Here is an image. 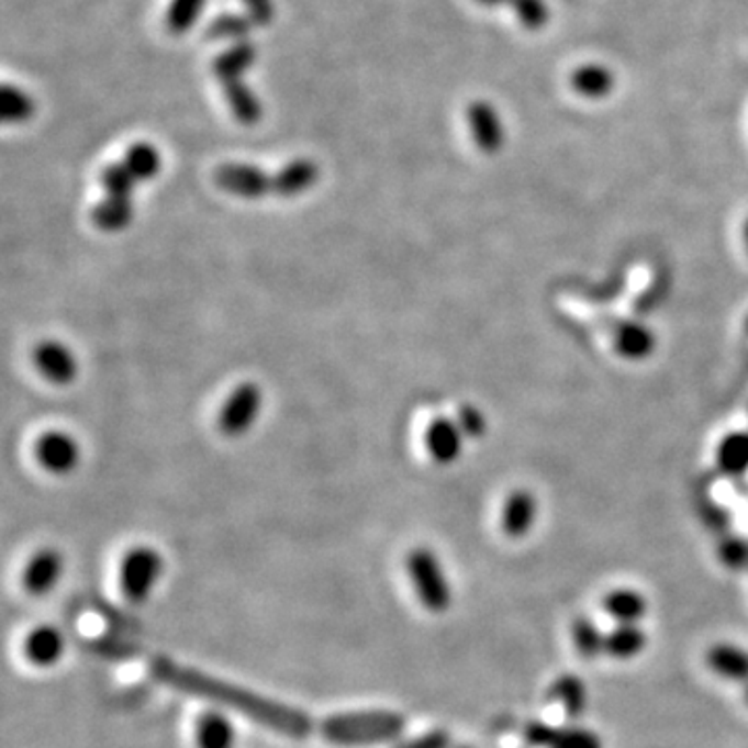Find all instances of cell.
<instances>
[{"label":"cell","instance_id":"1","mask_svg":"<svg viewBox=\"0 0 748 748\" xmlns=\"http://www.w3.org/2000/svg\"><path fill=\"white\" fill-rule=\"evenodd\" d=\"M150 672L160 684L169 689L209 699L216 705L237 711L252 722L289 738L321 736L335 745L356 747L393 743L402 736V729H405L402 715L391 711H358L316 722L308 717L304 711L293 710L239 686H231L225 680L183 668L165 657L150 661Z\"/></svg>","mask_w":748,"mask_h":748},{"label":"cell","instance_id":"2","mask_svg":"<svg viewBox=\"0 0 748 748\" xmlns=\"http://www.w3.org/2000/svg\"><path fill=\"white\" fill-rule=\"evenodd\" d=\"M408 576L418 595V601L433 614H443L451 607V584L443 572L442 559L428 547H418L408 556Z\"/></svg>","mask_w":748,"mask_h":748},{"label":"cell","instance_id":"3","mask_svg":"<svg viewBox=\"0 0 748 748\" xmlns=\"http://www.w3.org/2000/svg\"><path fill=\"white\" fill-rule=\"evenodd\" d=\"M163 557L153 547H135L121 563V591L130 603H144L163 574Z\"/></svg>","mask_w":748,"mask_h":748},{"label":"cell","instance_id":"4","mask_svg":"<svg viewBox=\"0 0 748 748\" xmlns=\"http://www.w3.org/2000/svg\"><path fill=\"white\" fill-rule=\"evenodd\" d=\"M214 186L221 192L246 198V200H260L265 196L275 192L272 175L256 165L246 163H225L214 171Z\"/></svg>","mask_w":748,"mask_h":748},{"label":"cell","instance_id":"5","mask_svg":"<svg viewBox=\"0 0 748 748\" xmlns=\"http://www.w3.org/2000/svg\"><path fill=\"white\" fill-rule=\"evenodd\" d=\"M263 408V391L256 383L239 384L223 405L219 416V428L225 437L246 435L258 421Z\"/></svg>","mask_w":748,"mask_h":748},{"label":"cell","instance_id":"6","mask_svg":"<svg viewBox=\"0 0 748 748\" xmlns=\"http://www.w3.org/2000/svg\"><path fill=\"white\" fill-rule=\"evenodd\" d=\"M466 121H468L470 137L475 146L479 148V153L495 156L503 150L505 139H507L505 121L489 100L470 102L466 109Z\"/></svg>","mask_w":748,"mask_h":748},{"label":"cell","instance_id":"7","mask_svg":"<svg viewBox=\"0 0 748 748\" xmlns=\"http://www.w3.org/2000/svg\"><path fill=\"white\" fill-rule=\"evenodd\" d=\"M537 520L538 501L533 491L518 487L505 495L499 514V526L505 537L514 540L528 537Z\"/></svg>","mask_w":748,"mask_h":748},{"label":"cell","instance_id":"8","mask_svg":"<svg viewBox=\"0 0 748 748\" xmlns=\"http://www.w3.org/2000/svg\"><path fill=\"white\" fill-rule=\"evenodd\" d=\"M524 738L533 748H603L595 732L587 728H554L533 722L524 729Z\"/></svg>","mask_w":748,"mask_h":748},{"label":"cell","instance_id":"9","mask_svg":"<svg viewBox=\"0 0 748 748\" xmlns=\"http://www.w3.org/2000/svg\"><path fill=\"white\" fill-rule=\"evenodd\" d=\"M79 456L81 454H79L76 439L60 431L46 433L36 443V458L42 464V468L57 477L74 472L79 464Z\"/></svg>","mask_w":748,"mask_h":748},{"label":"cell","instance_id":"10","mask_svg":"<svg viewBox=\"0 0 748 748\" xmlns=\"http://www.w3.org/2000/svg\"><path fill=\"white\" fill-rule=\"evenodd\" d=\"M34 365L44 379L55 384H71L77 379L79 366L74 351L60 342H42L34 349Z\"/></svg>","mask_w":748,"mask_h":748},{"label":"cell","instance_id":"11","mask_svg":"<svg viewBox=\"0 0 748 748\" xmlns=\"http://www.w3.org/2000/svg\"><path fill=\"white\" fill-rule=\"evenodd\" d=\"M464 433L456 421L451 418H435L426 426L424 443L428 449V456L437 464H454L461 456L464 447Z\"/></svg>","mask_w":748,"mask_h":748},{"label":"cell","instance_id":"12","mask_svg":"<svg viewBox=\"0 0 748 748\" xmlns=\"http://www.w3.org/2000/svg\"><path fill=\"white\" fill-rule=\"evenodd\" d=\"M258 58V46L252 40L230 44L211 60L212 76L221 81V86L244 79Z\"/></svg>","mask_w":748,"mask_h":748},{"label":"cell","instance_id":"13","mask_svg":"<svg viewBox=\"0 0 748 748\" xmlns=\"http://www.w3.org/2000/svg\"><path fill=\"white\" fill-rule=\"evenodd\" d=\"M321 179V167L310 158H293L288 165H283L277 174L272 175L275 181V196L293 198L302 196L316 186Z\"/></svg>","mask_w":748,"mask_h":748},{"label":"cell","instance_id":"14","mask_svg":"<svg viewBox=\"0 0 748 748\" xmlns=\"http://www.w3.org/2000/svg\"><path fill=\"white\" fill-rule=\"evenodd\" d=\"M63 574V557L57 549H42L30 559L23 572V587L32 595H46L57 587Z\"/></svg>","mask_w":748,"mask_h":748},{"label":"cell","instance_id":"15","mask_svg":"<svg viewBox=\"0 0 748 748\" xmlns=\"http://www.w3.org/2000/svg\"><path fill=\"white\" fill-rule=\"evenodd\" d=\"M570 88L584 100H603L615 90V74L603 63H582L570 74Z\"/></svg>","mask_w":748,"mask_h":748},{"label":"cell","instance_id":"16","mask_svg":"<svg viewBox=\"0 0 748 748\" xmlns=\"http://www.w3.org/2000/svg\"><path fill=\"white\" fill-rule=\"evenodd\" d=\"M705 661L713 673L729 682H743L748 684V651L732 643H717L713 645Z\"/></svg>","mask_w":748,"mask_h":748},{"label":"cell","instance_id":"17","mask_svg":"<svg viewBox=\"0 0 748 748\" xmlns=\"http://www.w3.org/2000/svg\"><path fill=\"white\" fill-rule=\"evenodd\" d=\"M25 657L38 668H53L65 655V638L55 626H38L25 638Z\"/></svg>","mask_w":748,"mask_h":748},{"label":"cell","instance_id":"18","mask_svg":"<svg viewBox=\"0 0 748 748\" xmlns=\"http://www.w3.org/2000/svg\"><path fill=\"white\" fill-rule=\"evenodd\" d=\"M223 97H225V102L230 107L231 115L239 125L254 127V125H258L263 121V115H265L263 102H260V98L256 97V92L249 88V83H246L244 79L225 83L223 86Z\"/></svg>","mask_w":748,"mask_h":748},{"label":"cell","instance_id":"19","mask_svg":"<svg viewBox=\"0 0 748 748\" xmlns=\"http://www.w3.org/2000/svg\"><path fill=\"white\" fill-rule=\"evenodd\" d=\"M614 349L624 360L640 362L651 356L655 349V335L649 326L624 323L614 331Z\"/></svg>","mask_w":748,"mask_h":748},{"label":"cell","instance_id":"20","mask_svg":"<svg viewBox=\"0 0 748 748\" xmlns=\"http://www.w3.org/2000/svg\"><path fill=\"white\" fill-rule=\"evenodd\" d=\"M647 607H649V603H647L645 595L636 589H628V587H619V589H614L603 596L605 614L610 615L617 624H638L647 614Z\"/></svg>","mask_w":748,"mask_h":748},{"label":"cell","instance_id":"21","mask_svg":"<svg viewBox=\"0 0 748 748\" xmlns=\"http://www.w3.org/2000/svg\"><path fill=\"white\" fill-rule=\"evenodd\" d=\"M196 747L198 748H233L235 747V728L230 717L219 711H209L196 722Z\"/></svg>","mask_w":748,"mask_h":748},{"label":"cell","instance_id":"22","mask_svg":"<svg viewBox=\"0 0 748 748\" xmlns=\"http://www.w3.org/2000/svg\"><path fill=\"white\" fill-rule=\"evenodd\" d=\"M549 699L557 703L568 717L576 719L587 711L589 692H587L584 680H580L574 673H563L554 682Z\"/></svg>","mask_w":748,"mask_h":748},{"label":"cell","instance_id":"23","mask_svg":"<svg viewBox=\"0 0 748 748\" xmlns=\"http://www.w3.org/2000/svg\"><path fill=\"white\" fill-rule=\"evenodd\" d=\"M134 200L132 198H115L104 196L97 206L92 209V221L98 230L116 233L132 225L134 221Z\"/></svg>","mask_w":748,"mask_h":748},{"label":"cell","instance_id":"24","mask_svg":"<svg viewBox=\"0 0 748 748\" xmlns=\"http://www.w3.org/2000/svg\"><path fill=\"white\" fill-rule=\"evenodd\" d=\"M647 647V634L638 624H617L605 634V652L619 661L638 657Z\"/></svg>","mask_w":748,"mask_h":748},{"label":"cell","instance_id":"25","mask_svg":"<svg viewBox=\"0 0 748 748\" xmlns=\"http://www.w3.org/2000/svg\"><path fill=\"white\" fill-rule=\"evenodd\" d=\"M254 21L249 20L248 13H221L206 25V38L212 42H244L252 40Z\"/></svg>","mask_w":748,"mask_h":748},{"label":"cell","instance_id":"26","mask_svg":"<svg viewBox=\"0 0 748 748\" xmlns=\"http://www.w3.org/2000/svg\"><path fill=\"white\" fill-rule=\"evenodd\" d=\"M36 113V102L13 83H4L0 92V119L7 125L27 123Z\"/></svg>","mask_w":748,"mask_h":748},{"label":"cell","instance_id":"27","mask_svg":"<svg viewBox=\"0 0 748 748\" xmlns=\"http://www.w3.org/2000/svg\"><path fill=\"white\" fill-rule=\"evenodd\" d=\"M125 167L132 171L137 183L150 181L163 169V156L150 142H135L123 156Z\"/></svg>","mask_w":748,"mask_h":748},{"label":"cell","instance_id":"28","mask_svg":"<svg viewBox=\"0 0 748 748\" xmlns=\"http://www.w3.org/2000/svg\"><path fill=\"white\" fill-rule=\"evenodd\" d=\"M206 9V0H171L165 13V25L174 36H183L192 30Z\"/></svg>","mask_w":748,"mask_h":748},{"label":"cell","instance_id":"29","mask_svg":"<svg viewBox=\"0 0 748 748\" xmlns=\"http://www.w3.org/2000/svg\"><path fill=\"white\" fill-rule=\"evenodd\" d=\"M717 464L729 475H740L748 468V435L732 433L717 447Z\"/></svg>","mask_w":748,"mask_h":748},{"label":"cell","instance_id":"30","mask_svg":"<svg viewBox=\"0 0 748 748\" xmlns=\"http://www.w3.org/2000/svg\"><path fill=\"white\" fill-rule=\"evenodd\" d=\"M572 640L576 651L587 659H595L596 655L605 652V634L599 630L591 617H578L572 624Z\"/></svg>","mask_w":748,"mask_h":748},{"label":"cell","instance_id":"31","mask_svg":"<svg viewBox=\"0 0 748 748\" xmlns=\"http://www.w3.org/2000/svg\"><path fill=\"white\" fill-rule=\"evenodd\" d=\"M100 183L104 188L107 196H115V198H132L134 196L135 179L132 171L125 167V163H113L109 165L102 175H100Z\"/></svg>","mask_w":748,"mask_h":748},{"label":"cell","instance_id":"32","mask_svg":"<svg viewBox=\"0 0 748 748\" xmlns=\"http://www.w3.org/2000/svg\"><path fill=\"white\" fill-rule=\"evenodd\" d=\"M514 11L526 27H540L549 20V9L543 0H514Z\"/></svg>","mask_w":748,"mask_h":748},{"label":"cell","instance_id":"33","mask_svg":"<svg viewBox=\"0 0 748 748\" xmlns=\"http://www.w3.org/2000/svg\"><path fill=\"white\" fill-rule=\"evenodd\" d=\"M456 423L460 426V431L464 433L466 439L482 437V435H484V428H487L484 416L480 414L475 405H461Z\"/></svg>","mask_w":748,"mask_h":748},{"label":"cell","instance_id":"34","mask_svg":"<svg viewBox=\"0 0 748 748\" xmlns=\"http://www.w3.org/2000/svg\"><path fill=\"white\" fill-rule=\"evenodd\" d=\"M249 20L256 27H269L275 21V2L272 0H242Z\"/></svg>","mask_w":748,"mask_h":748},{"label":"cell","instance_id":"35","mask_svg":"<svg viewBox=\"0 0 748 748\" xmlns=\"http://www.w3.org/2000/svg\"><path fill=\"white\" fill-rule=\"evenodd\" d=\"M451 747V738L443 732V729H435V732H428L424 734L421 738L416 740H410L405 743L400 748H449Z\"/></svg>","mask_w":748,"mask_h":748},{"label":"cell","instance_id":"36","mask_svg":"<svg viewBox=\"0 0 748 748\" xmlns=\"http://www.w3.org/2000/svg\"><path fill=\"white\" fill-rule=\"evenodd\" d=\"M722 557L728 563L729 568H740L748 559V549L743 543L732 540L724 549H722Z\"/></svg>","mask_w":748,"mask_h":748},{"label":"cell","instance_id":"37","mask_svg":"<svg viewBox=\"0 0 748 748\" xmlns=\"http://www.w3.org/2000/svg\"><path fill=\"white\" fill-rule=\"evenodd\" d=\"M740 239H743V246H745V249H747L748 254V216L745 219L743 227H740Z\"/></svg>","mask_w":748,"mask_h":748},{"label":"cell","instance_id":"38","mask_svg":"<svg viewBox=\"0 0 748 748\" xmlns=\"http://www.w3.org/2000/svg\"><path fill=\"white\" fill-rule=\"evenodd\" d=\"M477 2H480V4H487V7H493V4H499V2H503V0H477Z\"/></svg>","mask_w":748,"mask_h":748},{"label":"cell","instance_id":"39","mask_svg":"<svg viewBox=\"0 0 748 748\" xmlns=\"http://www.w3.org/2000/svg\"><path fill=\"white\" fill-rule=\"evenodd\" d=\"M745 701H747V705H748V684H747V691H745Z\"/></svg>","mask_w":748,"mask_h":748},{"label":"cell","instance_id":"40","mask_svg":"<svg viewBox=\"0 0 748 748\" xmlns=\"http://www.w3.org/2000/svg\"><path fill=\"white\" fill-rule=\"evenodd\" d=\"M460 748H470V747H460Z\"/></svg>","mask_w":748,"mask_h":748}]
</instances>
